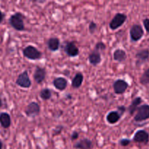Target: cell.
Masks as SVG:
<instances>
[{"label":"cell","mask_w":149,"mask_h":149,"mask_svg":"<svg viewBox=\"0 0 149 149\" xmlns=\"http://www.w3.org/2000/svg\"><path fill=\"white\" fill-rule=\"evenodd\" d=\"M25 16L20 12L14 13L9 18V24L13 27L15 30L17 31H23L25 30L24 20Z\"/></svg>","instance_id":"obj_1"},{"label":"cell","mask_w":149,"mask_h":149,"mask_svg":"<svg viewBox=\"0 0 149 149\" xmlns=\"http://www.w3.org/2000/svg\"><path fill=\"white\" fill-rule=\"evenodd\" d=\"M23 55L31 61H38L42 58V52L33 45L26 46L23 49Z\"/></svg>","instance_id":"obj_2"},{"label":"cell","mask_w":149,"mask_h":149,"mask_svg":"<svg viewBox=\"0 0 149 149\" xmlns=\"http://www.w3.org/2000/svg\"><path fill=\"white\" fill-rule=\"evenodd\" d=\"M149 119V105H141L137 110L134 116V120L137 122H141Z\"/></svg>","instance_id":"obj_3"},{"label":"cell","mask_w":149,"mask_h":149,"mask_svg":"<svg viewBox=\"0 0 149 149\" xmlns=\"http://www.w3.org/2000/svg\"><path fill=\"white\" fill-rule=\"evenodd\" d=\"M127 19V16L124 13H116L109 23V27L111 30L115 31L122 26Z\"/></svg>","instance_id":"obj_4"},{"label":"cell","mask_w":149,"mask_h":149,"mask_svg":"<svg viewBox=\"0 0 149 149\" xmlns=\"http://www.w3.org/2000/svg\"><path fill=\"white\" fill-rule=\"evenodd\" d=\"M130 35L132 42H138L143 36L144 30L141 25L134 24L130 30Z\"/></svg>","instance_id":"obj_5"},{"label":"cell","mask_w":149,"mask_h":149,"mask_svg":"<svg viewBox=\"0 0 149 149\" xmlns=\"http://www.w3.org/2000/svg\"><path fill=\"white\" fill-rule=\"evenodd\" d=\"M16 84L22 88L28 89L31 86V81L29 78V73L27 71H24L20 74L15 81Z\"/></svg>","instance_id":"obj_6"},{"label":"cell","mask_w":149,"mask_h":149,"mask_svg":"<svg viewBox=\"0 0 149 149\" xmlns=\"http://www.w3.org/2000/svg\"><path fill=\"white\" fill-rule=\"evenodd\" d=\"M63 49L66 55L71 58L78 56L79 54V49L74 42H65L64 44Z\"/></svg>","instance_id":"obj_7"},{"label":"cell","mask_w":149,"mask_h":149,"mask_svg":"<svg viewBox=\"0 0 149 149\" xmlns=\"http://www.w3.org/2000/svg\"><path fill=\"white\" fill-rule=\"evenodd\" d=\"M25 113L28 117H36L40 113V106L36 102H31L26 107Z\"/></svg>","instance_id":"obj_8"},{"label":"cell","mask_w":149,"mask_h":149,"mask_svg":"<svg viewBox=\"0 0 149 149\" xmlns=\"http://www.w3.org/2000/svg\"><path fill=\"white\" fill-rule=\"evenodd\" d=\"M134 142L138 143L148 144L149 142V134L144 130H139L135 132L132 138Z\"/></svg>","instance_id":"obj_9"},{"label":"cell","mask_w":149,"mask_h":149,"mask_svg":"<svg viewBox=\"0 0 149 149\" xmlns=\"http://www.w3.org/2000/svg\"><path fill=\"white\" fill-rule=\"evenodd\" d=\"M128 87H129V84L126 81L120 79L116 80L113 84V91L116 95H122L125 93Z\"/></svg>","instance_id":"obj_10"},{"label":"cell","mask_w":149,"mask_h":149,"mask_svg":"<svg viewBox=\"0 0 149 149\" xmlns=\"http://www.w3.org/2000/svg\"><path fill=\"white\" fill-rule=\"evenodd\" d=\"M136 58V65H141L144 63L147 62L149 60V49H142L138 51L135 55Z\"/></svg>","instance_id":"obj_11"},{"label":"cell","mask_w":149,"mask_h":149,"mask_svg":"<svg viewBox=\"0 0 149 149\" xmlns=\"http://www.w3.org/2000/svg\"><path fill=\"white\" fill-rule=\"evenodd\" d=\"M46 70L42 67L36 66L33 72V79L37 84H42L46 78Z\"/></svg>","instance_id":"obj_12"},{"label":"cell","mask_w":149,"mask_h":149,"mask_svg":"<svg viewBox=\"0 0 149 149\" xmlns=\"http://www.w3.org/2000/svg\"><path fill=\"white\" fill-rule=\"evenodd\" d=\"M88 60L91 65H93V66H97V65H99L101 63V54H100V52L94 49L89 55Z\"/></svg>","instance_id":"obj_13"},{"label":"cell","mask_w":149,"mask_h":149,"mask_svg":"<svg viewBox=\"0 0 149 149\" xmlns=\"http://www.w3.org/2000/svg\"><path fill=\"white\" fill-rule=\"evenodd\" d=\"M53 86L60 91H63L68 86V81L63 77H57L52 81Z\"/></svg>","instance_id":"obj_14"},{"label":"cell","mask_w":149,"mask_h":149,"mask_svg":"<svg viewBox=\"0 0 149 149\" xmlns=\"http://www.w3.org/2000/svg\"><path fill=\"white\" fill-rule=\"evenodd\" d=\"M47 46L48 49L52 52H55L58 50L61 46L60 39L57 37H51L47 41Z\"/></svg>","instance_id":"obj_15"},{"label":"cell","mask_w":149,"mask_h":149,"mask_svg":"<svg viewBox=\"0 0 149 149\" xmlns=\"http://www.w3.org/2000/svg\"><path fill=\"white\" fill-rule=\"evenodd\" d=\"M11 117L7 112H1L0 113V125L4 129H8L11 126Z\"/></svg>","instance_id":"obj_16"},{"label":"cell","mask_w":149,"mask_h":149,"mask_svg":"<svg viewBox=\"0 0 149 149\" xmlns=\"http://www.w3.org/2000/svg\"><path fill=\"white\" fill-rule=\"evenodd\" d=\"M76 149H92L93 148V142L88 138H83L74 146Z\"/></svg>","instance_id":"obj_17"},{"label":"cell","mask_w":149,"mask_h":149,"mask_svg":"<svg viewBox=\"0 0 149 149\" xmlns=\"http://www.w3.org/2000/svg\"><path fill=\"white\" fill-rule=\"evenodd\" d=\"M143 100L141 97H136L132 100L130 105L127 108V111L130 115H133L137 111L138 109L139 108L140 105L142 103Z\"/></svg>","instance_id":"obj_18"},{"label":"cell","mask_w":149,"mask_h":149,"mask_svg":"<svg viewBox=\"0 0 149 149\" xmlns=\"http://www.w3.org/2000/svg\"><path fill=\"white\" fill-rule=\"evenodd\" d=\"M121 117H122L121 115L116 111H112L109 112L106 116V121L110 125H115L120 120Z\"/></svg>","instance_id":"obj_19"},{"label":"cell","mask_w":149,"mask_h":149,"mask_svg":"<svg viewBox=\"0 0 149 149\" xmlns=\"http://www.w3.org/2000/svg\"><path fill=\"white\" fill-rule=\"evenodd\" d=\"M83 81H84V76L82 73L77 72L71 81V86L74 89H79L82 84Z\"/></svg>","instance_id":"obj_20"},{"label":"cell","mask_w":149,"mask_h":149,"mask_svg":"<svg viewBox=\"0 0 149 149\" xmlns=\"http://www.w3.org/2000/svg\"><path fill=\"white\" fill-rule=\"evenodd\" d=\"M113 59L117 62L122 63L126 61L127 53L125 50L122 49H117L113 52Z\"/></svg>","instance_id":"obj_21"},{"label":"cell","mask_w":149,"mask_h":149,"mask_svg":"<svg viewBox=\"0 0 149 149\" xmlns=\"http://www.w3.org/2000/svg\"><path fill=\"white\" fill-rule=\"evenodd\" d=\"M140 83L144 86L149 84V68L146 69L140 77Z\"/></svg>","instance_id":"obj_22"},{"label":"cell","mask_w":149,"mask_h":149,"mask_svg":"<svg viewBox=\"0 0 149 149\" xmlns=\"http://www.w3.org/2000/svg\"><path fill=\"white\" fill-rule=\"evenodd\" d=\"M39 96L44 100H48L52 97V92L49 89L44 88L39 93Z\"/></svg>","instance_id":"obj_23"},{"label":"cell","mask_w":149,"mask_h":149,"mask_svg":"<svg viewBox=\"0 0 149 149\" xmlns=\"http://www.w3.org/2000/svg\"><path fill=\"white\" fill-rule=\"evenodd\" d=\"M106 48V45L103 43V42H98L96 43L95 46V49L98 52H101V51L105 50Z\"/></svg>","instance_id":"obj_24"},{"label":"cell","mask_w":149,"mask_h":149,"mask_svg":"<svg viewBox=\"0 0 149 149\" xmlns=\"http://www.w3.org/2000/svg\"><path fill=\"white\" fill-rule=\"evenodd\" d=\"M97 25L95 22L94 21H91L90 22V25H89V31L91 34H93L95 32L97 31Z\"/></svg>","instance_id":"obj_25"},{"label":"cell","mask_w":149,"mask_h":149,"mask_svg":"<svg viewBox=\"0 0 149 149\" xmlns=\"http://www.w3.org/2000/svg\"><path fill=\"white\" fill-rule=\"evenodd\" d=\"M119 143L121 146L126 147L131 143V140L128 139V138H122V139L119 140Z\"/></svg>","instance_id":"obj_26"},{"label":"cell","mask_w":149,"mask_h":149,"mask_svg":"<svg viewBox=\"0 0 149 149\" xmlns=\"http://www.w3.org/2000/svg\"><path fill=\"white\" fill-rule=\"evenodd\" d=\"M126 111H127V108L125 107V106H119L117 107V110H116V111L121 115V116H122L124 115V113L126 112Z\"/></svg>","instance_id":"obj_27"},{"label":"cell","mask_w":149,"mask_h":149,"mask_svg":"<svg viewBox=\"0 0 149 149\" xmlns=\"http://www.w3.org/2000/svg\"><path fill=\"white\" fill-rule=\"evenodd\" d=\"M143 23L144 28H145L146 31L147 33H149V18H145L143 20Z\"/></svg>","instance_id":"obj_28"},{"label":"cell","mask_w":149,"mask_h":149,"mask_svg":"<svg viewBox=\"0 0 149 149\" xmlns=\"http://www.w3.org/2000/svg\"><path fill=\"white\" fill-rule=\"evenodd\" d=\"M79 136V132H77V131H74L71 135V141H76V140L78 139Z\"/></svg>","instance_id":"obj_29"},{"label":"cell","mask_w":149,"mask_h":149,"mask_svg":"<svg viewBox=\"0 0 149 149\" xmlns=\"http://www.w3.org/2000/svg\"><path fill=\"white\" fill-rule=\"evenodd\" d=\"M63 129V126H58L54 130V135H59L61 134V132H62Z\"/></svg>","instance_id":"obj_30"},{"label":"cell","mask_w":149,"mask_h":149,"mask_svg":"<svg viewBox=\"0 0 149 149\" xmlns=\"http://www.w3.org/2000/svg\"><path fill=\"white\" fill-rule=\"evenodd\" d=\"M4 14L3 13V12L1 11V10H0V24H1V23L3 21V20H4Z\"/></svg>","instance_id":"obj_31"},{"label":"cell","mask_w":149,"mask_h":149,"mask_svg":"<svg viewBox=\"0 0 149 149\" xmlns=\"http://www.w3.org/2000/svg\"><path fill=\"white\" fill-rule=\"evenodd\" d=\"M2 148H3V143L2 141L0 140V149H2Z\"/></svg>","instance_id":"obj_32"},{"label":"cell","mask_w":149,"mask_h":149,"mask_svg":"<svg viewBox=\"0 0 149 149\" xmlns=\"http://www.w3.org/2000/svg\"><path fill=\"white\" fill-rule=\"evenodd\" d=\"M3 106V102H2V100H1V98H0V108L2 107Z\"/></svg>","instance_id":"obj_33"}]
</instances>
